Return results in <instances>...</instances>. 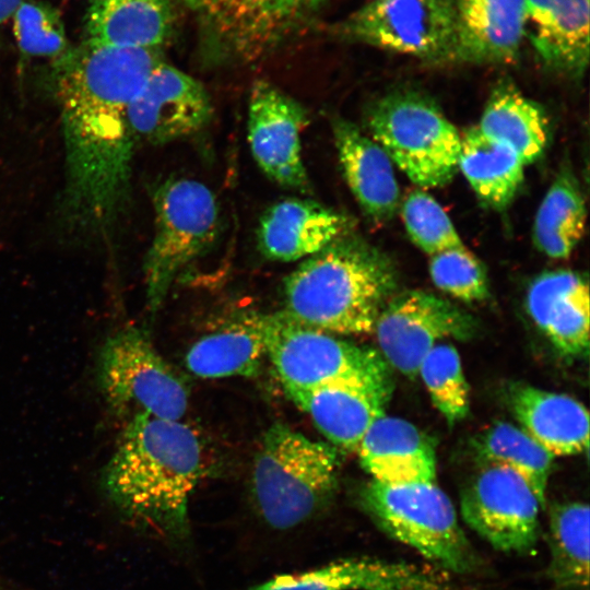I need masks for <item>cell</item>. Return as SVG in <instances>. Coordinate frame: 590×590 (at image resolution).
Wrapping results in <instances>:
<instances>
[{
	"mask_svg": "<svg viewBox=\"0 0 590 590\" xmlns=\"http://www.w3.org/2000/svg\"><path fill=\"white\" fill-rule=\"evenodd\" d=\"M162 61V49L84 39L51 62L66 148L63 206L73 227L104 235L125 205L137 146L128 106Z\"/></svg>",
	"mask_w": 590,
	"mask_h": 590,
	"instance_id": "6da1fadb",
	"label": "cell"
},
{
	"mask_svg": "<svg viewBox=\"0 0 590 590\" xmlns=\"http://www.w3.org/2000/svg\"><path fill=\"white\" fill-rule=\"evenodd\" d=\"M202 460L201 441L189 425L139 413L127 423L104 467L103 488L128 518L184 540Z\"/></svg>",
	"mask_w": 590,
	"mask_h": 590,
	"instance_id": "7a4b0ae2",
	"label": "cell"
},
{
	"mask_svg": "<svg viewBox=\"0 0 590 590\" xmlns=\"http://www.w3.org/2000/svg\"><path fill=\"white\" fill-rule=\"evenodd\" d=\"M398 281L391 258L350 231L285 278L283 312L328 333H368L396 295Z\"/></svg>",
	"mask_w": 590,
	"mask_h": 590,
	"instance_id": "3957f363",
	"label": "cell"
},
{
	"mask_svg": "<svg viewBox=\"0 0 590 590\" xmlns=\"http://www.w3.org/2000/svg\"><path fill=\"white\" fill-rule=\"evenodd\" d=\"M338 470L333 446L273 424L252 465L251 492L260 516L281 530L305 522L333 497Z\"/></svg>",
	"mask_w": 590,
	"mask_h": 590,
	"instance_id": "277c9868",
	"label": "cell"
},
{
	"mask_svg": "<svg viewBox=\"0 0 590 590\" xmlns=\"http://www.w3.org/2000/svg\"><path fill=\"white\" fill-rule=\"evenodd\" d=\"M267 355L286 393L324 385H353L392 393L390 366L373 347L269 315Z\"/></svg>",
	"mask_w": 590,
	"mask_h": 590,
	"instance_id": "5b68a950",
	"label": "cell"
},
{
	"mask_svg": "<svg viewBox=\"0 0 590 590\" xmlns=\"http://www.w3.org/2000/svg\"><path fill=\"white\" fill-rule=\"evenodd\" d=\"M152 200L154 235L143 269L148 308L155 314L178 275L214 244L220 212L210 188L191 178L160 182Z\"/></svg>",
	"mask_w": 590,
	"mask_h": 590,
	"instance_id": "8992f818",
	"label": "cell"
},
{
	"mask_svg": "<svg viewBox=\"0 0 590 590\" xmlns=\"http://www.w3.org/2000/svg\"><path fill=\"white\" fill-rule=\"evenodd\" d=\"M367 126L373 140L416 186L440 187L453 178L461 135L426 95L405 90L382 96L368 110Z\"/></svg>",
	"mask_w": 590,
	"mask_h": 590,
	"instance_id": "52a82bcc",
	"label": "cell"
},
{
	"mask_svg": "<svg viewBox=\"0 0 590 590\" xmlns=\"http://www.w3.org/2000/svg\"><path fill=\"white\" fill-rule=\"evenodd\" d=\"M366 511L389 535L455 573L476 568V554L455 507L435 482L389 484L371 480L363 489Z\"/></svg>",
	"mask_w": 590,
	"mask_h": 590,
	"instance_id": "ba28073f",
	"label": "cell"
},
{
	"mask_svg": "<svg viewBox=\"0 0 590 590\" xmlns=\"http://www.w3.org/2000/svg\"><path fill=\"white\" fill-rule=\"evenodd\" d=\"M329 0H182L213 64L267 56L300 31Z\"/></svg>",
	"mask_w": 590,
	"mask_h": 590,
	"instance_id": "9c48e42d",
	"label": "cell"
},
{
	"mask_svg": "<svg viewBox=\"0 0 590 590\" xmlns=\"http://www.w3.org/2000/svg\"><path fill=\"white\" fill-rule=\"evenodd\" d=\"M96 380L104 402L118 415L134 412L180 421L188 408L187 386L135 327L121 328L105 340Z\"/></svg>",
	"mask_w": 590,
	"mask_h": 590,
	"instance_id": "30bf717a",
	"label": "cell"
},
{
	"mask_svg": "<svg viewBox=\"0 0 590 590\" xmlns=\"http://www.w3.org/2000/svg\"><path fill=\"white\" fill-rule=\"evenodd\" d=\"M334 32L346 40L425 61L455 62L453 0H370L338 24Z\"/></svg>",
	"mask_w": 590,
	"mask_h": 590,
	"instance_id": "8fae6325",
	"label": "cell"
},
{
	"mask_svg": "<svg viewBox=\"0 0 590 590\" xmlns=\"http://www.w3.org/2000/svg\"><path fill=\"white\" fill-rule=\"evenodd\" d=\"M475 330L469 312L425 291L394 295L374 328L384 359L410 378L417 376L421 363L440 340H468Z\"/></svg>",
	"mask_w": 590,
	"mask_h": 590,
	"instance_id": "7c38bea8",
	"label": "cell"
},
{
	"mask_svg": "<svg viewBox=\"0 0 590 590\" xmlns=\"http://www.w3.org/2000/svg\"><path fill=\"white\" fill-rule=\"evenodd\" d=\"M541 503L517 472L485 464L461 495L465 522L493 547L524 554L534 548Z\"/></svg>",
	"mask_w": 590,
	"mask_h": 590,
	"instance_id": "4fadbf2b",
	"label": "cell"
},
{
	"mask_svg": "<svg viewBox=\"0 0 590 590\" xmlns=\"http://www.w3.org/2000/svg\"><path fill=\"white\" fill-rule=\"evenodd\" d=\"M307 123V110L299 102L270 82H255L248 108L252 157L269 179L303 194L311 192L300 142Z\"/></svg>",
	"mask_w": 590,
	"mask_h": 590,
	"instance_id": "5bb4252c",
	"label": "cell"
},
{
	"mask_svg": "<svg viewBox=\"0 0 590 590\" xmlns=\"http://www.w3.org/2000/svg\"><path fill=\"white\" fill-rule=\"evenodd\" d=\"M212 113L204 86L162 61L130 102L128 123L135 145H163L200 132Z\"/></svg>",
	"mask_w": 590,
	"mask_h": 590,
	"instance_id": "9a60e30c",
	"label": "cell"
},
{
	"mask_svg": "<svg viewBox=\"0 0 590 590\" xmlns=\"http://www.w3.org/2000/svg\"><path fill=\"white\" fill-rule=\"evenodd\" d=\"M352 231L343 213L308 198H287L270 205L259 219L258 249L272 261L306 259Z\"/></svg>",
	"mask_w": 590,
	"mask_h": 590,
	"instance_id": "2e32d148",
	"label": "cell"
},
{
	"mask_svg": "<svg viewBox=\"0 0 590 590\" xmlns=\"http://www.w3.org/2000/svg\"><path fill=\"white\" fill-rule=\"evenodd\" d=\"M527 310L554 347L567 356L589 350L590 299L586 278L569 270L546 271L529 285Z\"/></svg>",
	"mask_w": 590,
	"mask_h": 590,
	"instance_id": "e0dca14e",
	"label": "cell"
},
{
	"mask_svg": "<svg viewBox=\"0 0 590 590\" xmlns=\"http://www.w3.org/2000/svg\"><path fill=\"white\" fill-rule=\"evenodd\" d=\"M455 62L509 63L526 33V0H453Z\"/></svg>",
	"mask_w": 590,
	"mask_h": 590,
	"instance_id": "ac0fdd59",
	"label": "cell"
},
{
	"mask_svg": "<svg viewBox=\"0 0 590 590\" xmlns=\"http://www.w3.org/2000/svg\"><path fill=\"white\" fill-rule=\"evenodd\" d=\"M356 452L363 469L375 481L389 484L435 482L434 441L403 418L379 416L365 433Z\"/></svg>",
	"mask_w": 590,
	"mask_h": 590,
	"instance_id": "d6986e66",
	"label": "cell"
},
{
	"mask_svg": "<svg viewBox=\"0 0 590 590\" xmlns=\"http://www.w3.org/2000/svg\"><path fill=\"white\" fill-rule=\"evenodd\" d=\"M331 127L345 181L359 206L375 222L392 219L400 191L390 157L351 121L334 117Z\"/></svg>",
	"mask_w": 590,
	"mask_h": 590,
	"instance_id": "ffe728a7",
	"label": "cell"
},
{
	"mask_svg": "<svg viewBox=\"0 0 590 590\" xmlns=\"http://www.w3.org/2000/svg\"><path fill=\"white\" fill-rule=\"evenodd\" d=\"M507 398L521 428L553 457L588 452L589 413L578 400L519 382Z\"/></svg>",
	"mask_w": 590,
	"mask_h": 590,
	"instance_id": "44dd1931",
	"label": "cell"
},
{
	"mask_svg": "<svg viewBox=\"0 0 590 590\" xmlns=\"http://www.w3.org/2000/svg\"><path fill=\"white\" fill-rule=\"evenodd\" d=\"M250 590H449L442 580L412 565L346 558L293 575H281Z\"/></svg>",
	"mask_w": 590,
	"mask_h": 590,
	"instance_id": "7402d4cb",
	"label": "cell"
},
{
	"mask_svg": "<svg viewBox=\"0 0 590 590\" xmlns=\"http://www.w3.org/2000/svg\"><path fill=\"white\" fill-rule=\"evenodd\" d=\"M589 0H526L531 43L550 69L580 78L589 63Z\"/></svg>",
	"mask_w": 590,
	"mask_h": 590,
	"instance_id": "603a6c76",
	"label": "cell"
},
{
	"mask_svg": "<svg viewBox=\"0 0 590 590\" xmlns=\"http://www.w3.org/2000/svg\"><path fill=\"white\" fill-rule=\"evenodd\" d=\"M287 396L305 411L333 446L356 451L382 414L391 393L353 385H324Z\"/></svg>",
	"mask_w": 590,
	"mask_h": 590,
	"instance_id": "cb8c5ba5",
	"label": "cell"
},
{
	"mask_svg": "<svg viewBox=\"0 0 590 590\" xmlns=\"http://www.w3.org/2000/svg\"><path fill=\"white\" fill-rule=\"evenodd\" d=\"M175 23L170 0H92L85 40L121 48L162 49Z\"/></svg>",
	"mask_w": 590,
	"mask_h": 590,
	"instance_id": "d4e9b609",
	"label": "cell"
},
{
	"mask_svg": "<svg viewBox=\"0 0 590 590\" xmlns=\"http://www.w3.org/2000/svg\"><path fill=\"white\" fill-rule=\"evenodd\" d=\"M269 315L248 314L199 339L187 352V368L201 378L250 377L267 355Z\"/></svg>",
	"mask_w": 590,
	"mask_h": 590,
	"instance_id": "484cf974",
	"label": "cell"
},
{
	"mask_svg": "<svg viewBox=\"0 0 590 590\" xmlns=\"http://www.w3.org/2000/svg\"><path fill=\"white\" fill-rule=\"evenodd\" d=\"M524 164L507 143L488 137L477 126L461 137L458 168L486 205L503 210L523 182Z\"/></svg>",
	"mask_w": 590,
	"mask_h": 590,
	"instance_id": "4316f807",
	"label": "cell"
},
{
	"mask_svg": "<svg viewBox=\"0 0 590 590\" xmlns=\"http://www.w3.org/2000/svg\"><path fill=\"white\" fill-rule=\"evenodd\" d=\"M477 127L510 145L524 165L538 160L547 144L544 110L510 82L503 81L493 90Z\"/></svg>",
	"mask_w": 590,
	"mask_h": 590,
	"instance_id": "83f0119b",
	"label": "cell"
},
{
	"mask_svg": "<svg viewBox=\"0 0 590 590\" xmlns=\"http://www.w3.org/2000/svg\"><path fill=\"white\" fill-rule=\"evenodd\" d=\"M587 210L571 170L562 169L544 196L533 224L535 247L553 259L570 256L586 226Z\"/></svg>",
	"mask_w": 590,
	"mask_h": 590,
	"instance_id": "f1b7e54d",
	"label": "cell"
},
{
	"mask_svg": "<svg viewBox=\"0 0 590 590\" xmlns=\"http://www.w3.org/2000/svg\"><path fill=\"white\" fill-rule=\"evenodd\" d=\"M589 506L580 502L560 503L550 509L548 578L563 590L589 587Z\"/></svg>",
	"mask_w": 590,
	"mask_h": 590,
	"instance_id": "f546056e",
	"label": "cell"
},
{
	"mask_svg": "<svg viewBox=\"0 0 590 590\" xmlns=\"http://www.w3.org/2000/svg\"><path fill=\"white\" fill-rule=\"evenodd\" d=\"M473 444L483 463L517 472L531 486L541 505L545 504L554 457L521 427L496 422L481 433Z\"/></svg>",
	"mask_w": 590,
	"mask_h": 590,
	"instance_id": "4dcf8cb0",
	"label": "cell"
},
{
	"mask_svg": "<svg viewBox=\"0 0 590 590\" xmlns=\"http://www.w3.org/2000/svg\"><path fill=\"white\" fill-rule=\"evenodd\" d=\"M436 409L449 425L469 413V387L458 351L439 343L425 356L417 371Z\"/></svg>",
	"mask_w": 590,
	"mask_h": 590,
	"instance_id": "1f68e13d",
	"label": "cell"
},
{
	"mask_svg": "<svg viewBox=\"0 0 590 590\" xmlns=\"http://www.w3.org/2000/svg\"><path fill=\"white\" fill-rule=\"evenodd\" d=\"M11 19L15 42L25 58H48L52 62L72 47L59 11L47 2L21 0Z\"/></svg>",
	"mask_w": 590,
	"mask_h": 590,
	"instance_id": "d6a6232c",
	"label": "cell"
},
{
	"mask_svg": "<svg viewBox=\"0 0 590 590\" xmlns=\"http://www.w3.org/2000/svg\"><path fill=\"white\" fill-rule=\"evenodd\" d=\"M401 215L411 240L429 256L463 245L441 205L422 190L406 196Z\"/></svg>",
	"mask_w": 590,
	"mask_h": 590,
	"instance_id": "836d02e7",
	"label": "cell"
},
{
	"mask_svg": "<svg viewBox=\"0 0 590 590\" xmlns=\"http://www.w3.org/2000/svg\"><path fill=\"white\" fill-rule=\"evenodd\" d=\"M429 274L442 292L464 300L488 296V279L482 262L463 245L430 256Z\"/></svg>",
	"mask_w": 590,
	"mask_h": 590,
	"instance_id": "e575fe53",
	"label": "cell"
},
{
	"mask_svg": "<svg viewBox=\"0 0 590 590\" xmlns=\"http://www.w3.org/2000/svg\"><path fill=\"white\" fill-rule=\"evenodd\" d=\"M21 0H0V26L9 21Z\"/></svg>",
	"mask_w": 590,
	"mask_h": 590,
	"instance_id": "d590c367",
	"label": "cell"
},
{
	"mask_svg": "<svg viewBox=\"0 0 590 590\" xmlns=\"http://www.w3.org/2000/svg\"><path fill=\"white\" fill-rule=\"evenodd\" d=\"M0 590H13L12 588H9L7 585H4L2 582V580H0Z\"/></svg>",
	"mask_w": 590,
	"mask_h": 590,
	"instance_id": "8d00e7d4",
	"label": "cell"
}]
</instances>
